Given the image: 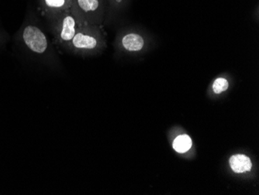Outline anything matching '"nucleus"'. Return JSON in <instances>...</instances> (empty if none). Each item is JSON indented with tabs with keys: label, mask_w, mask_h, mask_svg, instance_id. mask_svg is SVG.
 <instances>
[{
	"label": "nucleus",
	"mask_w": 259,
	"mask_h": 195,
	"mask_svg": "<svg viewBox=\"0 0 259 195\" xmlns=\"http://www.w3.org/2000/svg\"><path fill=\"white\" fill-rule=\"evenodd\" d=\"M23 38L29 49L37 54H43L48 48L45 34L37 26H26L23 32Z\"/></svg>",
	"instance_id": "nucleus-1"
},
{
	"label": "nucleus",
	"mask_w": 259,
	"mask_h": 195,
	"mask_svg": "<svg viewBox=\"0 0 259 195\" xmlns=\"http://www.w3.org/2000/svg\"><path fill=\"white\" fill-rule=\"evenodd\" d=\"M77 32L76 20L71 14H66L60 22L57 37L62 44H70Z\"/></svg>",
	"instance_id": "nucleus-2"
},
{
	"label": "nucleus",
	"mask_w": 259,
	"mask_h": 195,
	"mask_svg": "<svg viewBox=\"0 0 259 195\" xmlns=\"http://www.w3.org/2000/svg\"><path fill=\"white\" fill-rule=\"evenodd\" d=\"M70 44L77 50H93L98 46V40L92 35L77 30Z\"/></svg>",
	"instance_id": "nucleus-3"
},
{
	"label": "nucleus",
	"mask_w": 259,
	"mask_h": 195,
	"mask_svg": "<svg viewBox=\"0 0 259 195\" xmlns=\"http://www.w3.org/2000/svg\"><path fill=\"white\" fill-rule=\"evenodd\" d=\"M229 164L232 170L236 174L249 172L253 168V162L251 158L247 156L242 154L232 156L230 158Z\"/></svg>",
	"instance_id": "nucleus-4"
},
{
	"label": "nucleus",
	"mask_w": 259,
	"mask_h": 195,
	"mask_svg": "<svg viewBox=\"0 0 259 195\" xmlns=\"http://www.w3.org/2000/svg\"><path fill=\"white\" fill-rule=\"evenodd\" d=\"M122 46L128 52H135L143 48L145 46V40L138 34H127L122 39Z\"/></svg>",
	"instance_id": "nucleus-5"
},
{
	"label": "nucleus",
	"mask_w": 259,
	"mask_h": 195,
	"mask_svg": "<svg viewBox=\"0 0 259 195\" xmlns=\"http://www.w3.org/2000/svg\"><path fill=\"white\" fill-rule=\"evenodd\" d=\"M173 148L179 154H185L191 148L193 142L188 134H181L173 142Z\"/></svg>",
	"instance_id": "nucleus-6"
},
{
	"label": "nucleus",
	"mask_w": 259,
	"mask_h": 195,
	"mask_svg": "<svg viewBox=\"0 0 259 195\" xmlns=\"http://www.w3.org/2000/svg\"><path fill=\"white\" fill-rule=\"evenodd\" d=\"M78 6L85 12H92L98 9L99 0H77Z\"/></svg>",
	"instance_id": "nucleus-7"
},
{
	"label": "nucleus",
	"mask_w": 259,
	"mask_h": 195,
	"mask_svg": "<svg viewBox=\"0 0 259 195\" xmlns=\"http://www.w3.org/2000/svg\"><path fill=\"white\" fill-rule=\"evenodd\" d=\"M229 88V82L227 80L226 78H217L213 84V91L215 92L216 94H220L221 92H225Z\"/></svg>",
	"instance_id": "nucleus-8"
},
{
	"label": "nucleus",
	"mask_w": 259,
	"mask_h": 195,
	"mask_svg": "<svg viewBox=\"0 0 259 195\" xmlns=\"http://www.w3.org/2000/svg\"><path fill=\"white\" fill-rule=\"evenodd\" d=\"M45 2L51 8H62L66 0H45Z\"/></svg>",
	"instance_id": "nucleus-9"
}]
</instances>
